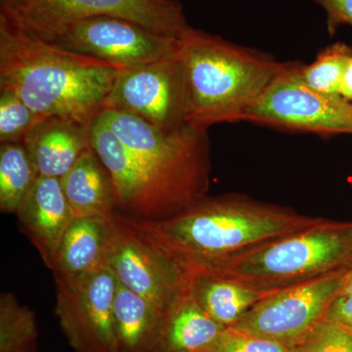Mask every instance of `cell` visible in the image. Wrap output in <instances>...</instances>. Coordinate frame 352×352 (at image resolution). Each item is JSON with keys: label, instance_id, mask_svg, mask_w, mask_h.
<instances>
[{"label": "cell", "instance_id": "obj_1", "mask_svg": "<svg viewBox=\"0 0 352 352\" xmlns=\"http://www.w3.org/2000/svg\"><path fill=\"white\" fill-rule=\"evenodd\" d=\"M90 131L122 214L164 220L208 195L212 160L206 129L186 124L164 131L131 113L105 110Z\"/></svg>", "mask_w": 352, "mask_h": 352}, {"label": "cell", "instance_id": "obj_2", "mask_svg": "<svg viewBox=\"0 0 352 352\" xmlns=\"http://www.w3.org/2000/svg\"><path fill=\"white\" fill-rule=\"evenodd\" d=\"M124 217L157 251L186 270L210 267L325 219L239 194L207 195L180 214L157 221Z\"/></svg>", "mask_w": 352, "mask_h": 352}, {"label": "cell", "instance_id": "obj_3", "mask_svg": "<svg viewBox=\"0 0 352 352\" xmlns=\"http://www.w3.org/2000/svg\"><path fill=\"white\" fill-rule=\"evenodd\" d=\"M124 69L65 50L0 15V89L11 90L43 117L91 126Z\"/></svg>", "mask_w": 352, "mask_h": 352}, {"label": "cell", "instance_id": "obj_4", "mask_svg": "<svg viewBox=\"0 0 352 352\" xmlns=\"http://www.w3.org/2000/svg\"><path fill=\"white\" fill-rule=\"evenodd\" d=\"M176 50L188 90V124L206 131L243 120L287 65L191 25L177 38Z\"/></svg>", "mask_w": 352, "mask_h": 352}, {"label": "cell", "instance_id": "obj_5", "mask_svg": "<svg viewBox=\"0 0 352 352\" xmlns=\"http://www.w3.org/2000/svg\"><path fill=\"white\" fill-rule=\"evenodd\" d=\"M351 267L352 222L325 219L201 270L272 293Z\"/></svg>", "mask_w": 352, "mask_h": 352}, {"label": "cell", "instance_id": "obj_6", "mask_svg": "<svg viewBox=\"0 0 352 352\" xmlns=\"http://www.w3.org/2000/svg\"><path fill=\"white\" fill-rule=\"evenodd\" d=\"M302 62H287L243 120L318 135L352 134V102L303 82Z\"/></svg>", "mask_w": 352, "mask_h": 352}, {"label": "cell", "instance_id": "obj_7", "mask_svg": "<svg viewBox=\"0 0 352 352\" xmlns=\"http://www.w3.org/2000/svg\"><path fill=\"white\" fill-rule=\"evenodd\" d=\"M98 16L131 21L175 38L189 25L179 0H29L19 19L13 22L48 41L67 25Z\"/></svg>", "mask_w": 352, "mask_h": 352}, {"label": "cell", "instance_id": "obj_8", "mask_svg": "<svg viewBox=\"0 0 352 352\" xmlns=\"http://www.w3.org/2000/svg\"><path fill=\"white\" fill-rule=\"evenodd\" d=\"M105 110L131 113L164 131L188 124V90L176 47L156 62L124 69L109 94Z\"/></svg>", "mask_w": 352, "mask_h": 352}, {"label": "cell", "instance_id": "obj_9", "mask_svg": "<svg viewBox=\"0 0 352 352\" xmlns=\"http://www.w3.org/2000/svg\"><path fill=\"white\" fill-rule=\"evenodd\" d=\"M347 270L271 293L233 327L293 349L325 320Z\"/></svg>", "mask_w": 352, "mask_h": 352}, {"label": "cell", "instance_id": "obj_10", "mask_svg": "<svg viewBox=\"0 0 352 352\" xmlns=\"http://www.w3.org/2000/svg\"><path fill=\"white\" fill-rule=\"evenodd\" d=\"M55 312L75 352H117L113 307L118 281L109 266L76 278L54 277Z\"/></svg>", "mask_w": 352, "mask_h": 352}, {"label": "cell", "instance_id": "obj_11", "mask_svg": "<svg viewBox=\"0 0 352 352\" xmlns=\"http://www.w3.org/2000/svg\"><path fill=\"white\" fill-rule=\"evenodd\" d=\"M48 41L65 50L126 69L156 62L173 52L177 44V38L162 36L131 21L110 16L78 21Z\"/></svg>", "mask_w": 352, "mask_h": 352}, {"label": "cell", "instance_id": "obj_12", "mask_svg": "<svg viewBox=\"0 0 352 352\" xmlns=\"http://www.w3.org/2000/svg\"><path fill=\"white\" fill-rule=\"evenodd\" d=\"M115 221L109 267L124 288L166 309L182 292L188 271L148 243L119 210Z\"/></svg>", "mask_w": 352, "mask_h": 352}, {"label": "cell", "instance_id": "obj_13", "mask_svg": "<svg viewBox=\"0 0 352 352\" xmlns=\"http://www.w3.org/2000/svg\"><path fill=\"white\" fill-rule=\"evenodd\" d=\"M16 215L22 232L52 270L58 247L74 219L59 178L39 176Z\"/></svg>", "mask_w": 352, "mask_h": 352}, {"label": "cell", "instance_id": "obj_14", "mask_svg": "<svg viewBox=\"0 0 352 352\" xmlns=\"http://www.w3.org/2000/svg\"><path fill=\"white\" fill-rule=\"evenodd\" d=\"M24 144L39 176L60 179L91 149V131L71 118L50 116L39 120Z\"/></svg>", "mask_w": 352, "mask_h": 352}, {"label": "cell", "instance_id": "obj_15", "mask_svg": "<svg viewBox=\"0 0 352 352\" xmlns=\"http://www.w3.org/2000/svg\"><path fill=\"white\" fill-rule=\"evenodd\" d=\"M115 231V215L74 217L58 247L53 276H85L108 266Z\"/></svg>", "mask_w": 352, "mask_h": 352}, {"label": "cell", "instance_id": "obj_16", "mask_svg": "<svg viewBox=\"0 0 352 352\" xmlns=\"http://www.w3.org/2000/svg\"><path fill=\"white\" fill-rule=\"evenodd\" d=\"M226 329L198 305L186 279L166 310L152 352H208Z\"/></svg>", "mask_w": 352, "mask_h": 352}, {"label": "cell", "instance_id": "obj_17", "mask_svg": "<svg viewBox=\"0 0 352 352\" xmlns=\"http://www.w3.org/2000/svg\"><path fill=\"white\" fill-rule=\"evenodd\" d=\"M74 217H112L118 210L112 176L94 147L60 178Z\"/></svg>", "mask_w": 352, "mask_h": 352}, {"label": "cell", "instance_id": "obj_18", "mask_svg": "<svg viewBox=\"0 0 352 352\" xmlns=\"http://www.w3.org/2000/svg\"><path fill=\"white\" fill-rule=\"evenodd\" d=\"M187 271L190 291L196 302L226 328L235 326L259 300L271 294L256 291L214 271L201 268Z\"/></svg>", "mask_w": 352, "mask_h": 352}, {"label": "cell", "instance_id": "obj_19", "mask_svg": "<svg viewBox=\"0 0 352 352\" xmlns=\"http://www.w3.org/2000/svg\"><path fill=\"white\" fill-rule=\"evenodd\" d=\"M166 309L118 282L113 307L117 352H152Z\"/></svg>", "mask_w": 352, "mask_h": 352}, {"label": "cell", "instance_id": "obj_20", "mask_svg": "<svg viewBox=\"0 0 352 352\" xmlns=\"http://www.w3.org/2000/svg\"><path fill=\"white\" fill-rule=\"evenodd\" d=\"M39 175L23 142L0 147V210L17 214Z\"/></svg>", "mask_w": 352, "mask_h": 352}, {"label": "cell", "instance_id": "obj_21", "mask_svg": "<svg viewBox=\"0 0 352 352\" xmlns=\"http://www.w3.org/2000/svg\"><path fill=\"white\" fill-rule=\"evenodd\" d=\"M38 338L36 314L11 293L0 296V352H25Z\"/></svg>", "mask_w": 352, "mask_h": 352}, {"label": "cell", "instance_id": "obj_22", "mask_svg": "<svg viewBox=\"0 0 352 352\" xmlns=\"http://www.w3.org/2000/svg\"><path fill=\"white\" fill-rule=\"evenodd\" d=\"M351 51V46L344 43H336L324 48L314 63L302 65L300 75L303 82L320 94L340 96V85Z\"/></svg>", "mask_w": 352, "mask_h": 352}, {"label": "cell", "instance_id": "obj_23", "mask_svg": "<svg viewBox=\"0 0 352 352\" xmlns=\"http://www.w3.org/2000/svg\"><path fill=\"white\" fill-rule=\"evenodd\" d=\"M43 118L11 90L0 89V142L24 143Z\"/></svg>", "mask_w": 352, "mask_h": 352}, {"label": "cell", "instance_id": "obj_24", "mask_svg": "<svg viewBox=\"0 0 352 352\" xmlns=\"http://www.w3.org/2000/svg\"><path fill=\"white\" fill-rule=\"evenodd\" d=\"M295 347L302 352H352V332L325 319Z\"/></svg>", "mask_w": 352, "mask_h": 352}, {"label": "cell", "instance_id": "obj_25", "mask_svg": "<svg viewBox=\"0 0 352 352\" xmlns=\"http://www.w3.org/2000/svg\"><path fill=\"white\" fill-rule=\"evenodd\" d=\"M208 352H289V349L239 328L229 327Z\"/></svg>", "mask_w": 352, "mask_h": 352}, {"label": "cell", "instance_id": "obj_26", "mask_svg": "<svg viewBox=\"0 0 352 352\" xmlns=\"http://www.w3.org/2000/svg\"><path fill=\"white\" fill-rule=\"evenodd\" d=\"M326 13L328 32L336 34L342 25L352 27V0H312Z\"/></svg>", "mask_w": 352, "mask_h": 352}, {"label": "cell", "instance_id": "obj_27", "mask_svg": "<svg viewBox=\"0 0 352 352\" xmlns=\"http://www.w3.org/2000/svg\"><path fill=\"white\" fill-rule=\"evenodd\" d=\"M326 319L352 332V294L338 295L329 308Z\"/></svg>", "mask_w": 352, "mask_h": 352}, {"label": "cell", "instance_id": "obj_28", "mask_svg": "<svg viewBox=\"0 0 352 352\" xmlns=\"http://www.w3.org/2000/svg\"><path fill=\"white\" fill-rule=\"evenodd\" d=\"M29 0H0V15L11 21L19 19Z\"/></svg>", "mask_w": 352, "mask_h": 352}, {"label": "cell", "instance_id": "obj_29", "mask_svg": "<svg viewBox=\"0 0 352 352\" xmlns=\"http://www.w3.org/2000/svg\"><path fill=\"white\" fill-rule=\"evenodd\" d=\"M340 95L342 98L352 102V51L347 61L342 85H340Z\"/></svg>", "mask_w": 352, "mask_h": 352}, {"label": "cell", "instance_id": "obj_30", "mask_svg": "<svg viewBox=\"0 0 352 352\" xmlns=\"http://www.w3.org/2000/svg\"><path fill=\"white\" fill-rule=\"evenodd\" d=\"M340 295H346L352 294V267L344 273V281H342V289L340 292Z\"/></svg>", "mask_w": 352, "mask_h": 352}, {"label": "cell", "instance_id": "obj_31", "mask_svg": "<svg viewBox=\"0 0 352 352\" xmlns=\"http://www.w3.org/2000/svg\"><path fill=\"white\" fill-rule=\"evenodd\" d=\"M289 352H302L300 349H296V347H293V349H289Z\"/></svg>", "mask_w": 352, "mask_h": 352}, {"label": "cell", "instance_id": "obj_32", "mask_svg": "<svg viewBox=\"0 0 352 352\" xmlns=\"http://www.w3.org/2000/svg\"><path fill=\"white\" fill-rule=\"evenodd\" d=\"M25 352H36V349H31V351H25Z\"/></svg>", "mask_w": 352, "mask_h": 352}]
</instances>
